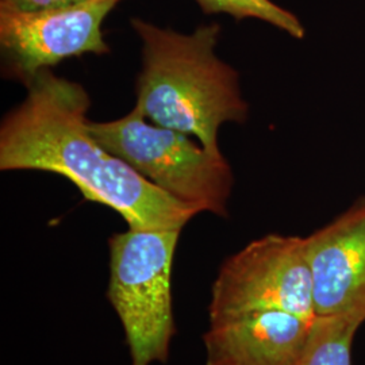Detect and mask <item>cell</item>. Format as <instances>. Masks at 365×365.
Here are the masks:
<instances>
[{
    "label": "cell",
    "mask_w": 365,
    "mask_h": 365,
    "mask_svg": "<svg viewBox=\"0 0 365 365\" xmlns=\"http://www.w3.org/2000/svg\"><path fill=\"white\" fill-rule=\"evenodd\" d=\"M0 126V170L64 176L83 196L117 211L131 229H180L200 214L110 153L88 129L83 86L43 69Z\"/></svg>",
    "instance_id": "1"
},
{
    "label": "cell",
    "mask_w": 365,
    "mask_h": 365,
    "mask_svg": "<svg viewBox=\"0 0 365 365\" xmlns=\"http://www.w3.org/2000/svg\"><path fill=\"white\" fill-rule=\"evenodd\" d=\"M120 1L123 0H87L38 11L0 6L4 76L27 84L41 71L69 57L110 52L102 27Z\"/></svg>",
    "instance_id": "6"
},
{
    "label": "cell",
    "mask_w": 365,
    "mask_h": 365,
    "mask_svg": "<svg viewBox=\"0 0 365 365\" xmlns=\"http://www.w3.org/2000/svg\"><path fill=\"white\" fill-rule=\"evenodd\" d=\"M304 238L315 317L365 321V197Z\"/></svg>",
    "instance_id": "7"
},
{
    "label": "cell",
    "mask_w": 365,
    "mask_h": 365,
    "mask_svg": "<svg viewBox=\"0 0 365 365\" xmlns=\"http://www.w3.org/2000/svg\"><path fill=\"white\" fill-rule=\"evenodd\" d=\"M130 24L143 42L134 107L152 123L221 150L222 125H241L249 114L237 71L215 54L221 26L202 25L182 34L141 18H133Z\"/></svg>",
    "instance_id": "2"
},
{
    "label": "cell",
    "mask_w": 365,
    "mask_h": 365,
    "mask_svg": "<svg viewBox=\"0 0 365 365\" xmlns=\"http://www.w3.org/2000/svg\"><path fill=\"white\" fill-rule=\"evenodd\" d=\"M314 318L268 310L210 324L206 365H299Z\"/></svg>",
    "instance_id": "8"
},
{
    "label": "cell",
    "mask_w": 365,
    "mask_h": 365,
    "mask_svg": "<svg viewBox=\"0 0 365 365\" xmlns=\"http://www.w3.org/2000/svg\"><path fill=\"white\" fill-rule=\"evenodd\" d=\"M205 14H226L235 19H259L302 39L306 29L299 18L272 0H195Z\"/></svg>",
    "instance_id": "10"
},
{
    "label": "cell",
    "mask_w": 365,
    "mask_h": 365,
    "mask_svg": "<svg viewBox=\"0 0 365 365\" xmlns=\"http://www.w3.org/2000/svg\"><path fill=\"white\" fill-rule=\"evenodd\" d=\"M95 140L146 180L199 212L227 217L235 175L221 150L152 123L134 107L108 122L88 120Z\"/></svg>",
    "instance_id": "3"
},
{
    "label": "cell",
    "mask_w": 365,
    "mask_h": 365,
    "mask_svg": "<svg viewBox=\"0 0 365 365\" xmlns=\"http://www.w3.org/2000/svg\"><path fill=\"white\" fill-rule=\"evenodd\" d=\"M268 310L315 318L306 238L264 235L222 264L211 288L210 324Z\"/></svg>",
    "instance_id": "5"
},
{
    "label": "cell",
    "mask_w": 365,
    "mask_h": 365,
    "mask_svg": "<svg viewBox=\"0 0 365 365\" xmlns=\"http://www.w3.org/2000/svg\"><path fill=\"white\" fill-rule=\"evenodd\" d=\"M87 0H0L1 7H9L21 11H38L57 7L73 6Z\"/></svg>",
    "instance_id": "11"
},
{
    "label": "cell",
    "mask_w": 365,
    "mask_h": 365,
    "mask_svg": "<svg viewBox=\"0 0 365 365\" xmlns=\"http://www.w3.org/2000/svg\"><path fill=\"white\" fill-rule=\"evenodd\" d=\"M180 229H131L113 235L107 297L119 317L131 365L167 363L175 336L172 265Z\"/></svg>",
    "instance_id": "4"
},
{
    "label": "cell",
    "mask_w": 365,
    "mask_h": 365,
    "mask_svg": "<svg viewBox=\"0 0 365 365\" xmlns=\"http://www.w3.org/2000/svg\"><path fill=\"white\" fill-rule=\"evenodd\" d=\"M364 322L356 317H315L299 365H352L353 339Z\"/></svg>",
    "instance_id": "9"
}]
</instances>
